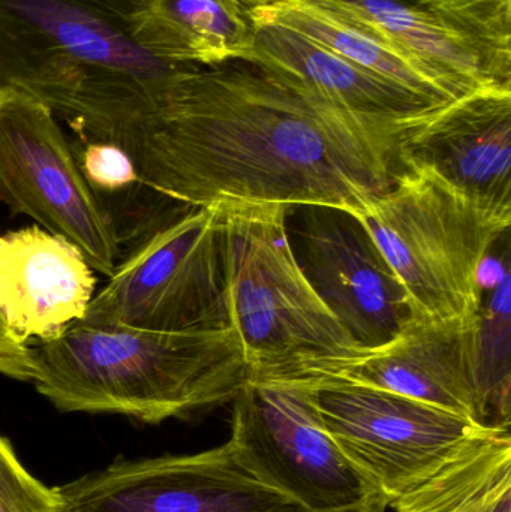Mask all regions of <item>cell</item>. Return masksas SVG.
Listing matches in <instances>:
<instances>
[{
    "label": "cell",
    "mask_w": 511,
    "mask_h": 512,
    "mask_svg": "<svg viewBox=\"0 0 511 512\" xmlns=\"http://www.w3.org/2000/svg\"><path fill=\"white\" fill-rule=\"evenodd\" d=\"M0 203L71 242L110 276L120 258L113 212L93 191L50 108L0 84Z\"/></svg>",
    "instance_id": "52a82bcc"
},
{
    "label": "cell",
    "mask_w": 511,
    "mask_h": 512,
    "mask_svg": "<svg viewBox=\"0 0 511 512\" xmlns=\"http://www.w3.org/2000/svg\"><path fill=\"white\" fill-rule=\"evenodd\" d=\"M308 385L330 438L389 508L477 436L497 430L368 385Z\"/></svg>",
    "instance_id": "ba28073f"
},
{
    "label": "cell",
    "mask_w": 511,
    "mask_h": 512,
    "mask_svg": "<svg viewBox=\"0 0 511 512\" xmlns=\"http://www.w3.org/2000/svg\"><path fill=\"white\" fill-rule=\"evenodd\" d=\"M476 324L477 315L414 316L392 342L329 379L392 391L488 427L477 381Z\"/></svg>",
    "instance_id": "4fadbf2b"
},
{
    "label": "cell",
    "mask_w": 511,
    "mask_h": 512,
    "mask_svg": "<svg viewBox=\"0 0 511 512\" xmlns=\"http://www.w3.org/2000/svg\"><path fill=\"white\" fill-rule=\"evenodd\" d=\"M132 41L170 65L213 68L249 60L258 0H96Z\"/></svg>",
    "instance_id": "2e32d148"
},
{
    "label": "cell",
    "mask_w": 511,
    "mask_h": 512,
    "mask_svg": "<svg viewBox=\"0 0 511 512\" xmlns=\"http://www.w3.org/2000/svg\"><path fill=\"white\" fill-rule=\"evenodd\" d=\"M395 512H511L510 430H489L392 505Z\"/></svg>",
    "instance_id": "d6986e66"
},
{
    "label": "cell",
    "mask_w": 511,
    "mask_h": 512,
    "mask_svg": "<svg viewBox=\"0 0 511 512\" xmlns=\"http://www.w3.org/2000/svg\"><path fill=\"white\" fill-rule=\"evenodd\" d=\"M483 283L476 324V367L486 426L510 430L511 273L509 239Z\"/></svg>",
    "instance_id": "ffe728a7"
},
{
    "label": "cell",
    "mask_w": 511,
    "mask_h": 512,
    "mask_svg": "<svg viewBox=\"0 0 511 512\" xmlns=\"http://www.w3.org/2000/svg\"><path fill=\"white\" fill-rule=\"evenodd\" d=\"M222 209V255L231 328L248 381L332 378L366 354L312 288L291 246L290 207Z\"/></svg>",
    "instance_id": "277c9868"
},
{
    "label": "cell",
    "mask_w": 511,
    "mask_h": 512,
    "mask_svg": "<svg viewBox=\"0 0 511 512\" xmlns=\"http://www.w3.org/2000/svg\"><path fill=\"white\" fill-rule=\"evenodd\" d=\"M231 403L228 442L264 486L309 512L347 510L378 496L330 438L305 382L248 381Z\"/></svg>",
    "instance_id": "9c48e42d"
},
{
    "label": "cell",
    "mask_w": 511,
    "mask_h": 512,
    "mask_svg": "<svg viewBox=\"0 0 511 512\" xmlns=\"http://www.w3.org/2000/svg\"><path fill=\"white\" fill-rule=\"evenodd\" d=\"M32 384L63 412L147 424L231 403L249 378L233 328L156 331L74 322L33 348Z\"/></svg>",
    "instance_id": "7a4b0ae2"
},
{
    "label": "cell",
    "mask_w": 511,
    "mask_h": 512,
    "mask_svg": "<svg viewBox=\"0 0 511 512\" xmlns=\"http://www.w3.org/2000/svg\"><path fill=\"white\" fill-rule=\"evenodd\" d=\"M59 495L33 477L0 436V512H57Z\"/></svg>",
    "instance_id": "7402d4cb"
},
{
    "label": "cell",
    "mask_w": 511,
    "mask_h": 512,
    "mask_svg": "<svg viewBox=\"0 0 511 512\" xmlns=\"http://www.w3.org/2000/svg\"><path fill=\"white\" fill-rule=\"evenodd\" d=\"M398 161L511 216V90H482L441 108L404 135Z\"/></svg>",
    "instance_id": "7c38bea8"
},
{
    "label": "cell",
    "mask_w": 511,
    "mask_h": 512,
    "mask_svg": "<svg viewBox=\"0 0 511 512\" xmlns=\"http://www.w3.org/2000/svg\"><path fill=\"white\" fill-rule=\"evenodd\" d=\"M389 505L380 498V496H374V498L368 499L363 504L356 505V507L347 508V510L333 511V512H386ZM309 512V511H303Z\"/></svg>",
    "instance_id": "d4e9b609"
},
{
    "label": "cell",
    "mask_w": 511,
    "mask_h": 512,
    "mask_svg": "<svg viewBox=\"0 0 511 512\" xmlns=\"http://www.w3.org/2000/svg\"><path fill=\"white\" fill-rule=\"evenodd\" d=\"M0 375L20 382H32L35 376L33 348L18 339L0 313Z\"/></svg>",
    "instance_id": "cb8c5ba5"
},
{
    "label": "cell",
    "mask_w": 511,
    "mask_h": 512,
    "mask_svg": "<svg viewBox=\"0 0 511 512\" xmlns=\"http://www.w3.org/2000/svg\"><path fill=\"white\" fill-rule=\"evenodd\" d=\"M99 141L128 153L141 185L188 207L351 213L390 188L401 143L251 60L176 72L146 114Z\"/></svg>",
    "instance_id": "6da1fadb"
},
{
    "label": "cell",
    "mask_w": 511,
    "mask_h": 512,
    "mask_svg": "<svg viewBox=\"0 0 511 512\" xmlns=\"http://www.w3.org/2000/svg\"><path fill=\"white\" fill-rule=\"evenodd\" d=\"M108 277L80 324L156 331L231 327L221 206L191 207L162 225Z\"/></svg>",
    "instance_id": "8992f818"
},
{
    "label": "cell",
    "mask_w": 511,
    "mask_h": 512,
    "mask_svg": "<svg viewBox=\"0 0 511 512\" xmlns=\"http://www.w3.org/2000/svg\"><path fill=\"white\" fill-rule=\"evenodd\" d=\"M423 60L465 93L511 90L483 54L416 0H318Z\"/></svg>",
    "instance_id": "ac0fdd59"
},
{
    "label": "cell",
    "mask_w": 511,
    "mask_h": 512,
    "mask_svg": "<svg viewBox=\"0 0 511 512\" xmlns=\"http://www.w3.org/2000/svg\"><path fill=\"white\" fill-rule=\"evenodd\" d=\"M251 62L299 84L366 128L402 140L446 105L378 77L294 30L252 18Z\"/></svg>",
    "instance_id": "5bb4252c"
},
{
    "label": "cell",
    "mask_w": 511,
    "mask_h": 512,
    "mask_svg": "<svg viewBox=\"0 0 511 512\" xmlns=\"http://www.w3.org/2000/svg\"><path fill=\"white\" fill-rule=\"evenodd\" d=\"M83 252L44 228L0 234V313L23 340H53L80 321L96 277Z\"/></svg>",
    "instance_id": "9a60e30c"
},
{
    "label": "cell",
    "mask_w": 511,
    "mask_h": 512,
    "mask_svg": "<svg viewBox=\"0 0 511 512\" xmlns=\"http://www.w3.org/2000/svg\"><path fill=\"white\" fill-rule=\"evenodd\" d=\"M182 69L138 47L96 0H0V84L42 102L83 140L146 114Z\"/></svg>",
    "instance_id": "3957f363"
},
{
    "label": "cell",
    "mask_w": 511,
    "mask_h": 512,
    "mask_svg": "<svg viewBox=\"0 0 511 512\" xmlns=\"http://www.w3.org/2000/svg\"><path fill=\"white\" fill-rule=\"evenodd\" d=\"M299 209L291 246L312 288L363 351L383 348L417 316L401 280L354 213Z\"/></svg>",
    "instance_id": "8fae6325"
},
{
    "label": "cell",
    "mask_w": 511,
    "mask_h": 512,
    "mask_svg": "<svg viewBox=\"0 0 511 512\" xmlns=\"http://www.w3.org/2000/svg\"><path fill=\"white\" fill-rule=\"evenodd\" d=\"M404 285L417 316L471 318L483 267L511 216L477 204L426 170L399 168L390 188L354 213Z\"/></svg>",
    "instance_id": "5b68a950"
},
{
    "label": "cell",
    "mask_w": 511,
    "mask_h": 512,
    "mask_svg": "<svg viewBox=\"0 0 511 512\" xmlns=\"http://www.w3.org/2000/svg\"><path fill=\"white\" fill-rule=\"evenodd\" d=\"M251 17L294 30L354 65L437 104L449 105L468 96L423 60L318 0H258Z\"/></svg>",
    "instance_id": "e0dca14e"
},
{
    "label": "cell",
    "mask_w": 511,
    "mask_h": 512,
    "mask_svg": "<svg viewBox=\"0 0 511 512\" xmlns=\"http://www.w3.org/2000/svg\"><path fill=\"white\" fill-rule=\"evenodd\" d=\"M75 155L84 177L99 197L125 191L140 183L128 153L116 144L83 140V149Z\"/></svg>",
    "instance_id": "603a6c76"
},
{
    "label": "cell",
    "mask_w": 511,
    "mask_h": 512,
    "mask_svg": "<svg viewBox=\"0 0 511 512\" xmlns=\"http://www.w3.org/2000/svg\"><path fill=\"white\" fill-rule=\"evenodd\" d=\"M57 512H303L252 477L230 442L210 450L120 460L56 487Z\"/></svg>",
    "instance_id": "30bf717a"
},
{
    "label": "cell",
    "mask_w": 511,
    "mask_h": 512,
    "mask_svg": "<svg viewBox=\"0 0 511 512\" xmlns=\"http://www.w3.org/2000/svg\"><path fill=\"white\" fill-rule=\"evenodd\" d=\"M483 54L511 86V0H416Z\"/></svg>",
    "instance_id": "44dd1931"
}]
</instances>
